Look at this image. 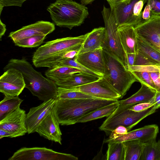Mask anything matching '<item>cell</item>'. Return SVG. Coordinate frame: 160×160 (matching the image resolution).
I'll return each instance as SVG.
<instances>
[{
  "instance_id": "cell-1",
  "label": "cell",
  "mask_w": 160,
  "mask_h": 160,
  "mask_svg": "<svg viewBox=\"0 0 160 160\" xmlns=\"http://www.w3.org/2000/svg\"><path fill=\"white\" fill-rule=\"evenodd\" d=\"M118 101L99 98H57L52 110L60 124L61 125H71L77 123L79 119L87 114Z\"/></svg>"
},
{
  "instance_id": "cell-2",
  "label": "cell",
  "mask_w": 160,
  "mask_h": 160,
  "mask_svg": "<svg viewBox=\"0 0 160 160\" xmlns=\"http://www.w3.org/2000/svg\"><path fill=\"white\" fill-rule=\"evenodd\" d=\"M10 68H16L21 72L25 88L39 100L44 102L57 98L58 86L55 82L36 71L25 59H10L3 69L5 71Z\"/></svg>"
},
{
  "instance_id": "cell-3",
  "label": "cell",
  "mask_w": 160,
  "mask_h": 160,
  "mask_svg": "<svg viewBox=\"0 0 160 160\" xmlns=\"http://www.w3.org/2000/svg\"><path fill=\"white\" fill-rule=\"evenodd\" d=\"M87 33L75 37H68L49 41L40 46L34 53L32 62L36 68L54 67L65 52L79 50Z\"/></svg>"
},
{
  "instance_id": "cell-4",
  "label": "cell",
  "mask_w": 160,
  "mask_h": 160,
  "mask_svg": "<svg viewBox=\"0 0 160 160\" xmlns=\"http://www.w3.org/2000/svg\"><path fill=\"white\" fill-rule=\"evenodd\" d=\"M47 10L54 25L70 29L81 25L89 14L85 6L72 0L56 1Z\"/></svg>"
},
{
  "instance_id": "cell-5",
  "label": "cell",
  "mask_w": 160,
  "mask_h": 160,
  "mask_svg": "<svg viewBox=\"0 0 160 160\" xmlns=\"http://www.w3.org/2000/svg\"><path fill=\"white\" fill-rule=\"evenodd\" d=\"M105 62L103 77L122 98L137 80L123 63L112 53L103 49Z\"/></svg>"
},
{
  "instance_id": "cell-6",
  "label": "cell",
  "mask_w": 160,
  "mask_h": 160,
  "mask_svg": "<svg viewBox=\"0 0 160 160\" xmlns=\"http://www.w3.org/2000/svg\"><path fill=\"white\" fill-rule=\"evenodd\" d=\"M132 106L119 104L103 122L99 129L104 131L107 136L119 126L125 127L129 131L144 118L155 113L158 109L153 106L144 111L135 112L129 109Z\"/></svg>"
},
{
  "instance_id": "cell-7",
  "label": "cell",
  "mask_w": 160,
  "mask_h": 160,
  "mask_svg": "<svg viewBox=\"0 0 160 160\" xmlns=\"http://www.w3.org/2000/svg\"><path fill=\"white\" fill-rule=\"evenodd\" d=\"M101 13L106 29L105 38L102 48L114 55L128 70L126 53L117 32L118 25L110 9L104 5Z\"/></svg>"
},
{
  "instance_id": "cell-8",
  "label": "cell",
  "mask_w": 160,
  "mask_h": 160,
  "mask_svg": "<svg viewBox=\"0 0 160 160\" xmlns=\"http://www.w3.org/2000/svg\"><path fill=\"white\" fill-rule=\"evenodd\" d=\"M70 154L59 152L45 147H23L15 152L8 160H78Z\"/></svg>"
},
{
  "instance_id": "cell-9",
  "label": "cell",
  "mask_w": 160,
  "mask_h": 160,
  "mask_svg": "<svg viewBox=\"0 0 160 160\" xmlns=\"http://www.w3.org/2000/svg\"><path fill=\"white\" fill-rule=\"evenodd\" d=\"M73 88L77 91L102 99L118 100L122 98L103 76L94 82Z\"/></svg>"
},
{
  "instance_id": "cell-10",
  "label": "cell",
  "mask_w": 160,
  "mask_h": 160,
  "mask_svg": "<svg viewBox=\"0 0 160 160\" xmlns=\"http://www.w3.org/2000/svg\"><path fill=\"white\" fill-rule=\"evenodd\" d=\"M20 106L7 113L0 121V128L12 134V138L24 135L27 133L25 111Z\"/></svg>"
},
{
  "instance_id": "cell-11",
  "label": "cell",
  "mask_w": 160,
  "mask_h": 160,
  "mask_svg": "<svg viewBox=\"0 0 160 160\" xmlns=\"http://www.w3.org/2000/svg\"><path fill=\"white\" fill-rule=\"evenodd\" d=\"M25 84L21 72L10 68L0 78V92L5 96H18L25 88Z\"/></svg>"
},
{
  "instance_id": "cell-12",
  "label": "cell",
  "mask_w": 160,
  "mask_h": 160,
  "mask_svg": "<svg viewBox=\"0 0 160 160\" xmlns=\"http://www.w3.org/2000/svg\"><path fill=\"white\" fill-rule=\"evenodd\" d=\"M137 34L160 52V15L152 14L134 27Z\"/></svg>"
},
{
  "instance_id": "cell-13",
  "label": "cell",
  "mask_w": 160,
  "mask_h": 160,
  "mask_svg": "<svg viewBox=\"0 0 160 160\" xmlns=\"http://www.w3.org/2000/svg\"><path fill=\"white\" fill-rule=\"evenodd\" d=\"M159 130L158 126L156 124L147 125L128 132L127 134L120 136L115 139H109L108 138L104 141V143L122 142L126 141L138 140L144 143H146L156 140Z\"/></svg>"
},
{
  "instance_id": "cell-14",
  "label": "cell",
  "mask_w": 160,
  "mask_h": 160,
  "mask_svg": "<svg viewBox=\"0 0 160 160\" xmlns=\"http://www.w3.org/2000/svg\"><path fill=\"white\" fill-rule=\"evenodd\" d=\"M55 28L53 23L46 21H38L11 32L8 37L15 42L20 40L34 36H47L53 32Z\"/></svg>"
},
{
  "instance_id": "cell-15",
  "label": "cell",
  "mask_w": 160,
  "mask_h": 160,
  "mask_svg": "<svg viewBox=\"0 0 160 160\" xmlns=\"http://www.w3.org/2000/svg\"><path fill=\"white\" fill-rule=\"evenodd\" d=\"M56 99L44 101L39 106L31 108L26 114V123L27 133L31 134L36 131L42 121L52 109Z\"/></svg>"
},
{
  "instance_id": "cell-16",
  "label": "cell",
  "mask_w": 160,
  "mask_h": 160,
  "mask_svg": "<svg viewBox=\"0 0 160 160\" xmlns=\"http://www.w3.org/2000/svg\"><path fill=\"white\" fill-rule=\"evenodd\" d=\"M74 59L84 67L103 76L105 62L102 48L78 54Z\"/></svg>"
},
{
  "instance_id": "cell-17",
  "label": "cell",
  "mask_w": 160,
  "mask_h": 160,
  "mask_svg": "<svg viewBox=\"0 0 160 160\" xmlns=\"http://www.w3.org/2000/svg\"><path fill=\"white\" fill-rule=\"evenodd\" d=\"M138 0H123L109 3L110 9L118 27L123 25L133 26L132 15L133 8Z\"/></svg>"
},
{
  "instance_id": "cell-18",
  "label": "cell",
  "mask_w": 160,
  "mask_h": 160,
  "mask_svg": "<svg viewBox=\"0 0 160 160\" xmlns=\"http://www.w3.org/2000/svg\"><path fill=\"white\" fill-rule=\"evenodd\" d=\"M59 124L52 109L41 122L36 132L45 138L61 145L62 133Z\"/></svg>"
},
{
  "instance_id": "cell-19",
  "label": "cell",
  "mask_w": 160,
  "mask_h": 160,
  "mask_svg": "<svg viewBox=\"0 0 160 160\" xmlns=\"http://www.w3.org/2000/svg\"><path fill=\"white\" fill-rule=\"evenodd\" d=\"M117 32L126 53H137V34L134 27L127 25L120 26L118 27Z\"/></svg>"
},
{
  "instance_id": "cell-20",
  "label": "cell",
  "mask_w": 160,
  "mask_h": 160,
  "mask_svg": "<svg viewBox=\"0 0 160 160\" xmlns=\"http://www.w3.org/2000/svg\"><path fill=\"white\" fill-rule=\"evenodd\" d=\"M105 36V27L95 28L87 33L86 39L77 55L102 48Z\"/></svg>"
},
{
  "instance_id": "cell-21",
  "label": "cell",
  "mask_w": 160,
  "mask_h": 160,
  "mask_svg": "<svg viewBox=\"0 0 160 160\" xmlns=\"http://www.w3.org/2000/svg\"><path fill=\"white\" fill-rule=\"evenodd\" d=\"M100 78L82 72L69 76L55 83L58 87L72 88L94 82Z\"/></svg>"
},
{
  "instance_id": "cell-22",
  "label": "cell",
  "mask_w": 160,
  "mask_h": 160,
  "mask_svg": "<svg viewBox=\"0 0 160 160\" xmlns=\"http://www.w3.org/2000/svg\"><path fill=\"white\" fill-rule=\"evenodd\" d=\"M140 89L129 98L118 101L119 104L123 105L133 106L143 102H150L155 97L157 91L141 83Z\"/></svg>"
},
{
  "instance_id": "cell-23",
  "label": "cell",
  "mask_w": 160,
  "mask_h": 160,
  "mask_svg": "<svg viewBox=\"0 0 160 160\" xmlns=\"http://www.w3.org/2000/svg\"><path fill=\"white\" fill-rule=\"evenodd\" d=\"M138 52L154 65H160V52L137 34Z\"/></svg>"
},
{
  "instance_id": "cell-24",
  "label": "cell",
  "mask_w": 160,
  "mask_h": 160,
  "mask_svg": "<svg viewBox=\"0 0 160 160\" xmlns=\"http://www.w3.org/2000/svg\"><path fill=\"white\" fill-rule=\"evenodd\" d=\"M82 72L76 68L65 66H57L48 68L45 74L47 78L55 83L72 74Z\"/></svg>"
},
{
  "instance_id": "cell-25",
  "label": "cell",
  "mask_w": 160,
  "mask_h": 160,
  "mask_svg": "<svg viewBox=\"0 0 160 160\" xmlns=\"http://www.w3.org/2000/svg\"><path fill=\"white\" fill-rule=\"evenodd\" d=\"M118 100L108 105L96 109L82 116L77 123L86 122L110 115L119 105Z\"/></svg>"
},
{
  "instance_id": "cell-26",
  "label": "cell",
  "mask_w": 160,
  "mask_h": 160,
  "mask_svg": "<svg viewBox=\"0 0 160 160\" xmlns=\"http://www.w3.org/2000/svg\"><path fill=\"white\" fill-rule=\"evenodd\" d=\"M122 142L124 149V160H140L145 143L138 140Z\"/></svg>"
},
{
  "instance_id": "cell-27",
  "label": "cell",
  "mask_w": 160,
  "mask_h": 160,
  "mask_svg": "<svg viewBox=\"0 0 160 160\" xmlns=\"http://www.w3.org/2000/svg\"><path fill=\"white\" fill-rule=\"evenodd\" d=\"M140 160H160V139L145 143Z\"/></svg>"
},
{
  "instance_id": "cell-28",
  "label": "cell",
  "mask_w": 160,
  "mask_h": 160,
  "mask_svg": "<svg viewBox=\"0 0 160 160\" xmlns=\"http://www.w3.org/2000/svg\"><path fill=\"white\" fill-rule=\"evenodd\" d=\"M23 101L18 96H5L0 102V120L7 113L20 106Z\"/></svg>"
},
{
  "instance_id": "cell-29",
  "label": "cell",
  "mask_w": 160,
  "mask_h": 160,
  "mask_svg": "<svg viewBox=\"0 0 160 160\" xmlns=\"http://www.w3.org/2000/svg\"><path fill=\"white\" fill-rule=\"evenodd\" d=\"M57 98L67 99H88L98 98L77 91L73 88H66L58 87Z\"/></svg>"
},
{
  "instance_id": "cell-30",
  "label": "cell",
  "mask_w": 160,
  "mask_h": 160,
  "mask_svg": "<svg viewBox=\"0 0 160 160\" xmlns=\"http://www.w3.org/2000/svg\"><path fill=\"white\" fill-rule=\"evenodd\" d=\"M124 149L122 142L108 143L106 159L124 160Z\"/></svg>"
},
{
  "instance_id": "cell-31",
  "label": "cell",
  "mask_w": 160,
  "mask_h": 160,
  "mask_svg": "<svg viewBox=\"0 0 160 160\" xmlns=\"http://www.w3.org/2000/svg\"><path fill=\"white\" fill-rule=\"evenodd\" d=\"M46 35H38L20 40L14 42L15 45L23 48H34L39 46L45 39Z\"/></svg>"
},
{
  "instance_id": "cell-32",
  "label": "cell",
  "mask_w": 160,
  "mask_h": 160,
  "mask_svg": "<svg viewBox=\"0 0 160 160\" xmlns=\"http://www.w3.org/2000/svg\"><path fill=\"white\" fill-rule=\"evenodd\" d=\"M74 58L72 59L62 58L57 62L54 67L57 66H65L73 67L79 69L83 72L93 76L100 77H103L84 67L79 63L75 61Z\"/></svg>"
},
{
  "instance_id": "cell-33",
  "label": "cell",
  "mask_w": 160,
  "mask_h": 160,
  "mask_svg": "<svg viewBox=\"0 0 160 160\" xmlns=\"http://www.w3.org/2000/svg\"><path fill=\"white\" fill-rule=\"evenodd\" d=\"M137 82L143 84L157 91L156 87L151 77L150 72H131Z\"/></svg>"
},
{
  "instance_id": "cell-34",
  "label": "cell",
  "mask_w": 160,
  "mask_h": 160,
  "mask_svg": "<svg viewBox=\"0 0 160 160\" xmlns=\"http://www.w3.org/2000/svg\"><path fill=\"white\" fill-rule=\"evenodd\" d=\"M128 70L131 72H159L160 71V65H133L129 67Z\"/></svg>"
},
{
  "instance_id": "cell-35",
  "label": "cell",
  "mask_w": 160,
  "mask_h": 160,
  "mask_svg": "<svg viewBox=\"0 0 160 160\" xmlns=\"http://www.w3.org/2000/svg\"><path fill=\"white\" fill-rule=\"evenodd\" d=\"M27 0H0V14L4 7L12 6L21 7L23 3Z\"/></svg>"
},
{
  "instance_id": "cell-36",
  "label": "cell",
  "mask_w": 160,
  "mask_h": 160,
  "mask_svg": "<svg viewBox=\"0 0 160 160\" xmlns=\"http://www.w3.org/2000/svg\"><path fill=\"white\" fill-rule=\"evenodd\" d=\"M128 132L127 128L123 126H118L112 131L108 139H115L120 136L127 134Z\"/></svg>"
},
{
  "instance_id": "cell-37",
  "label": "cell",
  "mask_w": 160,
  "mask_h": 160,
  "mask_svg": "<svg viewBox=\"0 0 160 160\" xmlns=\"http://www.w3.org/2000/svg\"><path fill=\"white\" fill-rule=\"evenodd\" d=\"M152 106V104L149 102H143L135 104L129 108V109L135 112H141L150 108Z\"/></svg>"
},
{
  "instance_id": "cell-38",
  "label": "cell",
  "mask_w": 160,
  "mask_h": 160,
  "mask_svg": "<svg viewBox=\"0 0 160 160\" xmlns=\"http://www.w3.org/2000/svg\"><path fill=\"white\" fill-rule=\"evenodd\" d=\"M150 5L152 13L153 15H160V0H147Z\"/></svg>"
},
{
  "instance_id": "cell-39",
  "label": "cell",
  "mask_w": 160,
  "mask_h": 160,
  "mask_svg": "<svg viewBox=\"0 0 160 160\" xmlns=\"http://www.w3.org/2000/svg\"><path fill=\"white\" fill-rule=\"evenodd\" d=\"M154 65L147 58L138 52L136 53L134 65Z\"/></svg>"
},
{
  "instance_id": "cell-40",
  "label": "cell",
  "mask_w": 160,
  "mask_h": 160,
  "mask_svg": "<svg viewBox=\"0 0 160 160\" xmlns=\"http://www.w3.org/2000/svg\"><path fill=\"white\" fill-rule=\"evenodd\" d=\"M152 15L151 8L148 3H147L142 12V21H145L149 19Z\"/></svg>"
},
{
  "instance_id": "cell-41",
  "label": "cell",
  "mask_w": 160,
  "mask_h": 160,
  "mask_svg": "<svg viewBox=\"0 0 160 160\" xmlns=\"http://www.w3.org/2000/svg\"><path fill=\"white\" fill-rule=\"evenodd\" d=\"M150 73L157 91H160V78L159 72H151Z\"/></svg>"
},
{
  "instance_id": "cell-42",
  "label": "cell",
  "mask_w": 160,
  "mask_h": 160,
  "mask_svg": "<svg viewBox=\"0 0 160 160\" xmlns=\"http://www.w3.org/2000/svg\"><path fill=\"white\" fill-rule=\"evenodd\" d=\"M78 51L79 50H72L66 52L62 54L61 59L73 58L77 55Z\"/></svg>"
},
{
  "instance_id": "cell-43",
  "label": "cell",
  "mask_w": 160,
  "mask_h": 160,
  "mask_svg": "<svg viewBox=\"0 0 160 160\" xmlns=\"http://www.w3.org/2000/svg\"><path fill=\"white\" fill-rule=\"evenodd\" d=\"M150 103L158 109L160 108V91H157L155 97Z\"/></svg>"
},
{
  "instance_id": "cell-44",
  "label": "cell",
  "mask_w": 160,
  "mask_h": 160,
  "mask_svg": "<svg viewBox=\"0 0 160 160\" xmlns=\"http://www.w3.org/2000/svg\"><path fill=\"white\" fill-rule=\"evenodd\" d=\"M136 53H126L128 68L134 65Z\"/></svg>"
},
{
  "instance_id": "cell-45",
  "label": "cell",
  "mask_w": 160,
  "mask_h": 160,
  "mask_svg": "<svg viewBox=\"0 0 160 160\" xmlns=\"http://www.w3.org/2000/svg\"><path fill=\"white\" fill-rule=\"evenodd\" d=\"M6 137L12 138V134L9 132L0 128V138Z\"/></svg>"
},
{
  "instance_id": "cell-46",
  "label": "cell",
  "mask_w": 160,
  "mask_h": 160,
  "mask_svg": "<svg viewBox=\"0 0 160 160\" xmlns=\"http://www.w3.org/2000/svg\"><path fill=\"white\" fill-rule=\"evenodd\" d=\"M6 31V25L0 20V40H1L2 37L4 35Z\"/></svg>"
},
{
  "instance_id": "cell-47",
  "label": "cell",
  "mask_w": 160,
  "mask_h": 160,
  "mask_svg": "<svg viewBox=\"0 0 160 160\" xmlns=\"http://www.w3.org/2000/svg\"><path fill=\"white\" fill-rule=\"evenodd\" d=\"M95 0H80L81 4L85 6L88 4H91Z\"/></svg>"
},
{
  "instance_id": "cell-48",
  "label": "cell",
  "mask_w": 160,
  "mask_h": 160,
  "mask_svg": "<svg viewBox=\"0 0 160 160\" xmlns=\"http://www.w3.org/2000/svg\"><path fill=\"white\" fill-rule=\"evenodd\" d=\"M108 3H112L121 1L123 0H106Z\"/></svg>"
},
{
  "instance_id": "cell-49",
  "label": "cell",
  "mask_w": 160,
  "mask_h": 160,
  "mask_svg": "<svg viewBox=\"0 0 160 160\" xmlns=\"http://www.w3.org/2000/svg\"><path fill=\"white\" fill-rule=\"evenodd\" d=\"M159 77L160 78V71L159 72Z\"/></svg>"
},
{
  "instance_id": "cell-50",
  "label": "cell",
  "mask_w": 160,
  "mask_h": 160,
  "mask_svg": "<svg viewBox=\"0 0 160 160\" xmlns=\"http://www.w3.org/2000/svg\"><path fill=\"white\" fill-rule=\"evenodd\" d=\"M58 0H56V1H58Z\"/></svg>"
}]
</instances>
